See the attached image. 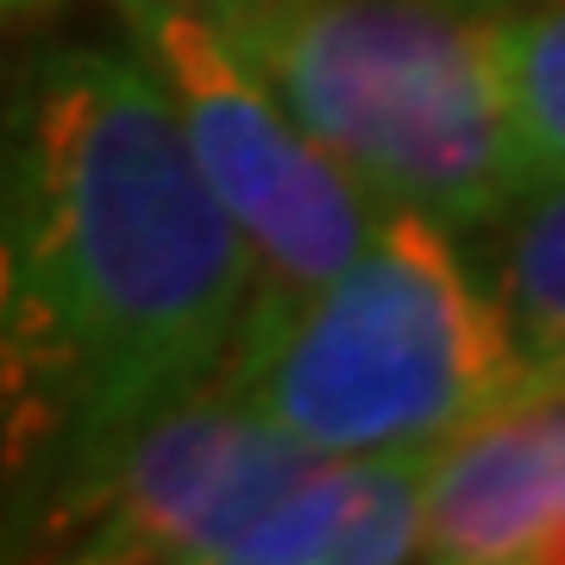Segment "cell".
Wrapping results in <instances>:
<instances>
[{"mask_svg":"<svg viewBox=\"0 0 565 565\" xmlns=\"http://www.w3.org/2000/svg\"><path fill=\"white\" fill-rule=\"evenodd\" d=\"M252 252L126 44H70L0 114V541L158 408L221 384Z\"/></svg>","mask_w":565,"mask_h":565,"instance_id":"cell-1","label":"cell"},{"mask_svg":"<svg viewBox=\"0 0 565 565\" xmlns=\"http://www.w3.org/2000/svg\"><path fill=\"white\" fill-rule=\"evenodd\" d=\"M221 390L321 459L440 452L527 403L522 364L459 233L390 207L296 302L245 308Z\"/></svg>","mask_w":565,"mask_h":565,"instance_id":"cell-2","label":"cell"},{"mask_svg":"<svg viewBox=\"0 0 565 565\" xmlns=\"http://www.w3.org/2000/svg\"><path fill=\"white\" fill-rule=\"evenodd\" d=\"M221 32L282 114L384 207L427 214L465 239L527 182L490 7L264 0Z\"/></svg>","mask_w":565,"mask_h":565,"instance_id":"cell-3","label":"cell"},{"mask_svg":"<svg viewBox=\"0 0 565 565\" xmlns=\"http://www.w3.org/2000/svg\"><path fill=\"white\" fill-rule=\"evenodd\" d=\"M114 13L126 25V51L145 63L163 107L177 114L207 195L252 252L258 302H296L321 289L377 233L390 207L282 114L258 70L195 7L114 0Z\"/></svg>","mask_w":565,"mask_h":565,"instance_id":"cell-4","label":"cell"},{"mask_svg":"<svg viewBox=\"0 0 565 565\" xmlns=\"http://www.w3.org/2000/svg\"><path fill=\"white\" fill-rule=\"evenodd\" d=\"M315 459L221 384L158 408L13 527L25 553L221 565L252 515Z\"/></svg>","mask_w":565,"mask_h":565,"instance_id":"cell-5","label":"cell"},{"mask_svg":"<svg viewBox=\"0 0 565 565\" xmlns=\"http://www.w3.org/2000/svg\"><path fill=\"white\" fill-rule=\"evenodd\" d=\"M422 559H565V452L541 403L503 408L427 452Z\"/></svg>","mask_w":565,"mask_h":565,"instance_id":"cell-6","label":"cell"},{"mask_svg":"<svg viewBox=\"0 0 565 565\" xmlns=\"http://www.w3.org/2000/svg\"><path fill=\"white\" fill-rule=\"evenodd\" d=\"M427 452L315 459L233 534L221 565H390L422 559Z\"/></svg>","mask_w":565,"mask_h":565,"instance_id":"cell-7","label":"cell"},{"mask_svg":"<svg viewBox=\"0 0 565 565\" xmlns=\"http://www.w3.org/2000/svg\"><path fill=\"white\" fill-rule=\"evenodd\" d=\"M478 233V277L522 364L527 403L565 396V170L527 177Z\"/></svg>","mask_w":565,"mask_h":565,"instance_id":"cell-8","label":"cell"},{"mask_svg":"<svg viewBox=\"0 0 565 565\" xmlns=\"http://www.w3.org/2000/svg\"><path fill=\"white\" fill-rule=\"evenodd\" d=\"M490 51L527 177L565 170V0L490 7Z\"/></svg>","mask_w":565,"mask_h":565,"instance_id":"cell-9","label":"cell"},{"mask_svg":"<svg viewBox=\"0 0 565 565\" xmlns=\"http://www.w3.org/2000/svg\"><path fill=\"white\" fill-rule=\"evenodd\" d=\"M182 7H195L202 20H214V25H239L245 13H258L264 0H182Z\"/></svg>","mask_w":565,"mask_h":565,"instance_id":"cell-10","label":"cell"},{"mask_svg":"<svg viewBox=\"0 0 565 565\" xmlns=\"http://www.w3.org/2000/svg\"><path fill=\"white\" fill-rule=\"evenodd\" d=\"M57 0H0V32H20V25H32V20H44Z\"/></svg>","mask_w":565,"mask_h":565,"instance_id":"cell-11","label":"cell"},{"mask_svg":"<svg viewBox=\"0 0 565 565\" xmlns=\"http://www.w3.org/2000/svg\"><path fill=\"white\" fill-rule=\"evenodd\" d=\"M465 7H509V0H465Z\"/></svg>","mask_w":565,"mask_h":565,"instance_id":"cell-12","label":"cell"}]
</instances>
